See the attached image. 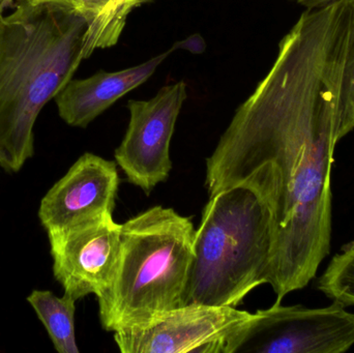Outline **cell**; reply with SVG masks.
<instances>
[{
	"mask_svg": "<svg viewBox=\"0 0 354 353\" xmlns=\"http://www.w3.org/2000/svg\"><path fill=\"white\" fill-rule=\"evenodd\" d=\"M353 21L354 0L303 12L206 160L209 196L245 187L270 213L266 284L277 302L307 287L330 253L339 99Z\"/></svg>",
	"mask_w": 354,
	"mask_h": 353,
	"instance_id": "6da1fadb",
	"label": "cell"
},
{
	"mask_svg": "<svg viewBox=\"0 0 354 353\" xmlns=\"http://www.w3.org/2000/svg\"><path fill=\"white\" fill-rule=\"evenodd\" d=\"M86 23L68 6L21 0L0 14V167L18 172L33 155V128L72 80Z\"/></svg>",
	"mask_w": 354,
	"mask_h": 353,
	"instance_id": "7a4b0ae2",
	"label": "cell"
},
{
	"mask_svg": "<svg viewBox=\"0 0 354 353\" xmlns=\"http://www.w3.org/2000/svg\"><path fill=\"white\" fill-rule=\"evenodd\" d=\"M194 236L189 218L160 205L122 224L115 277L97 298L105 331L145 327L185 305Z\"/></svg>",
	"mask_w": 354,
	"mask_h": 353,
	"instance_id": "3957f363",
	"label": "cell"
},
{
	"mask_svg": "<svg viewBox=\"0 0 354 353\" xmlns=\"http://www.w3.org/2000/svg\"><path fill=\"white\" fill-rule=\"evenodd\" d=\"M272 247L270 213L250 189L212 195L195 229L185 305L239 306L266 284Z\"/></svg>",
	"mask_w": 354,
	"mask_h": 353,
	"instance_id": "277c9868",
	"label": "cell"
},
{
	"mask_svg": "<svg viewBox=\"0 0 354 353\" xmlns=\"http://www.w3.org/2000/svg\"><path fill=\"white\" fill-rule=\"evenodd\" d=\"M253 318L236 307L187 304L114 341L122 353H237Z\"/></svg>",
	"mask_w": 354,
	"mask_h": 353,
	"instance_id": "5b68a950",
	"label": "cell"
},
{
	"mask_svg": "<svg viewBox=\"0 0 354 353\" xmlns=\"http://www.w3.org/2000/svg\"><path fill=\"white\" fill-rule=\"evenodd\" d=\"M353 346L354 313L343 305L311 309L276 302L254 313L237 353H343Z\"/></svg>",
	"mask_w": 354,
	"mask_h": 353,
	"instance_id": "8992f818",
	"label": "cell"
},
{
	"mask_svg": "<svg viewBox=\"0 0 354 353\" xmlns=\"http://www.w3.org/2000/svg\"><path fill=\"white\" fill-rule=\"evenodd\" d=\"M185 99L187 84L179 81L153 99L128 103L130 122L114 157L128 182L147 194L169 178L170 144Z\"/></svg>",
	"mask_w": 354,
	"mask_h": 353,
	"instance_id": "52a82bcc",
	"label": "cell"
},
{
	"mask_svg": "<svg viewBox=\"0 0 354 353\" xmlns=\"http://www.w3.org/2000/svg\"><path fill=\"white\" fill-rule=\"evenodd\" d=\"M122 224L113 215L47 233L53 274L64 294L78 300L101 296L113 282L120 263Z\"/></svg>",
	"mask_w": 354,
	"mask_h": 353,
	"instance_id": "ba28073f",
	"label": "cell"
},
{
	"mask_svg": "<svg viewBox=\"0 0 354 353\" xmlns=\"http://www.w3.org/2000/svg\"><path fill=\"white\" fill-rule=\"evenodd\" d=\"M116 165L93 153L81 155L41 199L39 218L47 233L113 215L120 188Z\"/></svg>",
	"mask_w": 354,
	"mask_h": 353,
	"instance_id": "9c48e42d",
	"label": "cell"
},
{
	"mask_svg": "<svg viewBox=\"0 0 354 353\" xmlns=\"http://www.w3.org/2000/svg\"><path fill=\"white\" fill-rule=\"evenodd\" d=\"M171 53L118 72L100 70L85 79H72L56 95L58 114L71 126L86 128L120 97L145 84Z\"/></svg>",
	"mask_w": 354,
	"mask_h": 353,
	"instance_id": "30bf717a",
	"label": "cell"
},
{
	"mask_svg": "<svg viewBox=\"0 0 354 353\" xmlns=\"http://www.w3.org/2000/svg\"><path fill=\"white\" fill-rule=\"evenodd\" d=\"M151 0H70L66 6L86 23L83 57L118 43L133 10Z\"/></svg>",
	"mask_w": 354,
	"mask_h": 353,
	"instance_id": "8fae6325",
	"label": "cell"
},
{
	"mask_svg": "<svg viewBox=\"0 0 354 353\" xmlns=\"http://www.w3.org/2000/svg\"><path fill=\"white\" fill-rule=\"evenodd\" d=\"M27 302L45 327L54 348L59 353H79L75 332L76 302L64 294L57 296L49 290H35Z\"/></svg>",
	"mask_w": 354,
	"mask_h": 353,
	"instance_id": "7c38bea8",
	"label": "cell"
},
{
	"mask_svg": "<svg viewBox=\"0 0 354 353\" xmlns=\"http://www.w3.org/2000/svg\"><path fill=\"white\" fill-rule=\"evenodd\" d=\"M317 288L333 302L346 308L354 306V240L333 257Z\"/></svg>",
	"mask_w": 354,
	"mask_h": 353,
	"instance_id": "4fadbf2b",
	"label": "cell"
},
{
	"mask_svg": "<svg viewBox=\"0 0 354 353\" xmlns=\"http://www.w3.org/2000/svg\"><path fill=\"white\" fill-rule=\"evenodd\" d=\"M339 139L344 138L354 128V21L341 83L338 110Z\"/></svg>",
	"mask_w": 354,
	"mask_h": 353,
	"instance_id": "5bb4252c",
	"label": "cell"
},
{
	"mask_svg": "<svg viewBox=\"0 0 354 353\" xmlns=\"http://www.w3.org/2000/svg\"><path fill=\"white\" fill-rule=\"evenodd\" d=\"M206 49L205 39H203L199 33L189 35L181 41H176L172 46L170 52L176 51V50H185L192 54H202Z\"/></svg>",
	"mask_w": 354,
	"mask_h": 353,
	"instance_id": "9a60e30c",
	"label": "cell"
},
{
	"mask_svg": "<svg viewBox=\"0 0 354 353\" xmlns=\"http://www.w3.org/2000/svg\"><path fill=\"white\" fill-rule=\"evenodd\" d=\"M292 1L305 6L307 10H314V8H319L334 3L339 0H292Z\"/></svg>",
	"mask_w": 354,
	"mask_h": 353,
	"instance_id": "2e32d148",
	"label": "cell"
},
{
	"mask_svg": "<svg viewBox=\"0 0 354 353\" xmlns=\"http://www.w3.org/2000/svg\"><path fill=\"white\" fill-rule=\"evenodd\" d=\"M26 1L30 2L33 4L39 3H55L62 4V6H66L70 0H26Z\"/></svg>",
	"mask_w": 354,
	"mask_h": 353,
	"instance_id": "e0dca14e",
	"label": "cell"
},
{
	"mask_svg": "<svg viewBox=\"0 0 354 353\" xmlns=\"http://www.w3.org/2000/svg\"><path fill=\"white\" fill-rule=\"evenodd\" d=\"M10 1H12V0H0V10L6 8V6H8V4L10 3Z\"/></svg>",
	"mask_w": 354,
	"mask_h": 353,
	"instance_id": "ac0fdd59",
	"label": "cell"
}]
</instances>
